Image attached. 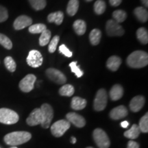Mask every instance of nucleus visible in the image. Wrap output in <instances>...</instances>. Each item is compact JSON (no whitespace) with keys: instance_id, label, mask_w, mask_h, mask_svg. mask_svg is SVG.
<instances>
[{"instance_id":"a878e982","label":"nucleus","mask_w":148,"mask_h":148,"mask_svg":"<svg viewBox=\"0 0 148 148\" xmlns=\"http://www.w3.org/2000/svg\"><path fill=\"white\" fill-rule=\"evenodd\" d=\"M75 89L74 87L71 84H64L59 89V93L62 96H66L71 97L73 95Z\"/></svg>"},{"instance_id":"4be33fe9","label":"nucleus","mask_w":148,"mask_h":148,"mask_svg":"<svg viewBox=\"0 0 148 148\" xmlns=\"http://www.w3.org/2000/svg\"><path fill=\"white\" fill-rule=\"evenodd\" d=\"M73 29L77 34L83 35L86 30V24L84 21L81 19L76 20L73 23Z\"/></svg>"},{"instance_id":"cd10ccee","label":"nucleus","mask_w":148,"mask_h":148,"mask_svg":"<svg viewBox=\"0 0 148 148\" xmlns=\"http://www.w3.org/2000/svg\"><path fill=\"white\" fill-rule=\"evenodd\" d=\"M51 38V32L49 29H45L41 33L39 38V44L40 46H45L49 43Z\"/></svg>"},{"instance_id":"f3484780","label":"nucleus","mask_w":148,"mask_h":148,"mask_svg":"<svg viewBox=\"0 0 148 148\" xmlns=\"http://www.w3.org/2000/svg\"><path fill=\"white\" fill-rule=\"evenodd\" d=\"M123 95V88L120 84H115L110 90V99L113 101L119 100Z\"/></svg>"},{"instance_id":"c756f323","label":"nucleus","mask_w":148,"mask_h":148,"mask_svg":"<svg viewBox=\"0 0 148 148\" xmlns=\"http://www.w3.org/2000/svg\"><path fill=\"white\" fill-rule=\"evenodd\" d=\"M106 5L103 0H97L94 3V11L97 14H101L105 12Z\"/></svg>"},{"instance_id":"c85d7f7f","label":"nucleus","mask_w":148,"mask_h":148,"mask_svg":"<svg viewBox=\"0 0 148 148\" xmlns=\"http://www.w3.org/2000/svg\"><path fill=\"white\" fill-rule=\"evenodd\" d=\"M112 17H113L114 20L118 23H122L127 18V13L125 11L121 10H115L112 13Z\"/></svg>"},{"instance_id":"ea45409f","label":"nucleus","mask_w":148,"mask_h":148,"mask_svg":"<svg viewBox=\"0 0 148 148\" xmlns=\"http://www.w3.org/2000/svg\"><path fill=\"white\" fill-rule=\"evenodd\" d=\"M127 148H139V145L134 140H130L127 143Z\"/></svg>"},{"instance_id":"f8f14e48","label":"nucleus","mask_w":148,"mask_h":148,"mask_svg":"<svg viewBox=\"0 0 148 148\" xmlns=\"http://www.w3.org/2000/svg\"><path fill=\"white\" fill-rule=\"evenodd\" d=\"M27 123L30 126L41 124L42 114L40 108H35L32 111L26 119Z\"/></svg>"},{"instance_id":"f03ea898","label":"nucleus","mask_w":148,"mask_h":148,"mask_svg":"<svg viewBox=\"0 0 148 148\" xmlns=\"http://www.w3.org/2000/svg\"><path fill=\"white\" fill-rule=\"evenodd\" d=\"M32 135L25 131H17L9 133L4 136V141L7 145L16 146L21 145L30 140Z\"/></svg>"},{"instance_id":"dca6fc26","label":"nucleus","mask_w":148,"mask_h":148,"mask_svg":"<svg viewBox=\"0 0 148 148\" xmlns=\"http://www.w3.org/2000/svg\"><path fill=\"white\" fill-rule=\"evenodd\" d=\"M145 104V98L142 95H138L133 97L130 103V108L134 112H138Z\"/></svg>"},{"instance_id":"4c0bfd02","label":"nucleus","mask_w":148,"mask_h":148,"mask_svg":"<svg viewBox=\"0 0 148 148\" xmlns=\"http://www.w3.org/2000/svg\"><path fill=\"white\" fill-rule=\"evenodd\" d=\"M8 18V13L5 7L0 5V23L5 21Z\"/></svg>"},{"instance_id":"2f4dec72","label":"nucleus","mask_w":148,"mask_h":148,"mask_svg":"<svg viewBox=\"0 0 148 148\" xmlns=\"http://www.w3.org/2000/svg\"><path fill=\"white\" fill-rule=\"evenodd\" d=\"M29 2L32 7L36 10H40L45 8L46 0H29Z\"/></svg>"},{"instance_id":"39448f33","label":"nucleus","mask_w":148,"mask_h":148,"mask_svg":"<svg viewBox=\"0 0 148 148\" xmlns=\"http://www.w3.org/2000/svg\"><path fill=\"white\" fill-rule=\"evenodd\" d=\"M70 126L71 123L67 120H59L51 126V132L56 137H60L69 130Z\"/></svg>"},{"instance_id":"c03bdc74","label":"nucleus","mask_w":148,"mask_h":148,"mask_svg":"<svg viewBox=\"0 0 148 148\" xmlns=\"http://www.w3.org/2000/svg\"><path fill=\"white\" fill-rule=\"evenodd\" d=\"M71 142L73 144L75 143H76V138L74 137V136H72V137L71 138Z\"/></svg>"},{"instance_id":"5701e85b","label":"nucleus","mask_w":148,"mask_h":148,"mask_svg":"<svg viewBox=\"0 0 148 148\" xmlns=\"http://www.w3.org/2000/svg\"><path fill=\"white\" fill-rule=\"evenodd\" d=\"M140 133V129L138 127V125L136 124L132 125L131 128L128 130L125 131L124 132V136L127 138L130 139H135V138H138Z\"/></svg>"},{"instance_id":"6e6552de","label":"nucleus","mask_w":148,"mask_h":148,"mask_svg":"<svg viewBox=\"0 0 148 148\" xmlns=\"http://www.w3.org/2000/svg\"><path fill=\"white\" fill-rule=\"evenodd\" d=\"M107 93L103 88L98 90L94 99L93 106L94 109L97 111H101L104 110L107 105Z\"/></svg>"},{"instance_id":"aec40b11","label":"nucleus","mask_w":148,"mask_h":148,"mask_svg":"<svg viewBox=\"0 0 148 148\" xmlns=\"http://www.w3.org/2000/svg\"><path fill=\"white\" fill-rule=\"evenodd\" d=\"M86 100L79 97H74L71 100V107L73 110H79L84 109L86 106Z\"/></svg>"},{"instance_id":"b1692460","label":"nucleus","mask_w":148,"mask_h":148,"mask_svg":"<svg viewBox=\"0 0 148 148\" xmlns=\"http://www.w3.org/2000/svg\"><path fill=\"white\" fill-rule=\"evenodd\" d=\"M79 1L78 0H70L67 4L66 12L69 16H74L78 10Z\"/></svg>"},{"instance_id":"2eb2a0df","label":"nucleus","mask_w":148,"mask_h":148,"mask_svg":"<svg viewBox=\"0 0 148 148\" xmlns=\"http://www.w3.org/2000/svg\"><path fill=\"white\" fill-rule=\"evenodd\" d=\"M128 114L127 109L124 106H119L112 109L110 112L111 119L118 120L125 117Z\"/></svg>"},{"instance_id":"ddd939ff","label":"nucleus","mask_w":148,"mask_h":148,"mask_svg":"<svg viewBox=\"0 0 148 148\" xmlns=\"http://www.w3.org/2000/svg\"><path fill=\"white\" fill-rule=\"evenodd\" d=\"M32 23V18L26 15H21L16 18L13 23L14 28L16 30H20L25 27L30 26Z\"/></svg>"},{"instance_id":"9b49d317","label":"nucleus","mask_w":148,"mask_h":148,"mask_svg":"<svg viewBox=\"0 0 148 148\" xmlns=\"http://www.w3.org/2000/svg\"><path fill=\"white\" fill-rule=\"evenodd\" d=\"M27 63L33 68H36L41 66L42 64V56L39 51L37 50H31L27 58Z\"/></svg>"},{"instance_id":"bb28decb","label":"nucleus","mask_w":148,"mask_h":148,"mask_svg":"<svg viewBox=\"0 0 148 148\" xmlns=\"http://www.w3.org/2000/svg\"><path fill=\"white\" fill-rule=\"evenodd\" d=\"M136 36L138 40L143 44H147L148 42V34L147 29L144 27H140L136 32Z\"/></svg>"},{"instance_id":"e433bc0d","label":"nucleus","mask_w":148,"mask_h":148,"mask_svg":"<svg viewBox=\"0 0 148 148\" xmlns=\"http://www.w3.org/2000/svg\"><path fill=\"white\" fill-rule=\"evenodd\" d=\"M60 40V37L58 36H55L51 40V41H49V47H48V50L50 53H53L56 49L57 45Z\"/></svg>"},{"instance_id":"49530a36","label":"nucleus","mask_w":148,"mask_h":148,"mask_svg":"<svg viewBox=\"0 0 148 148\" xmlns=\"http://www.w3.org/2000/svg\"><path fill=\"white\" fill-rule=\"evenodd\" d=\"M86 1H92V0H86Z\"/></svg>"},{"instance_id":"1a4fd4ad","label":"nucleus","mask_w":148,"mask_h":148,"mask_svg":"<svg viewBox=\"0 0 148 148\" xmlns=\"http://www.w3.org/2000/svg\"><path fill=\"white\" fill-rule=\"evenodd\" d=\"M36 80V77L33 74H27L25 77L21 79L18 86L21 91L29 92L34 88V83Z\"/></svg>"},{"instance_id":"7ed1b4c3","label":"nucleus","mask_w":148,"mask_h":148,"mask_svg":"<svg viewBox=\"0 0 148 148\" xmlns=\"http://www.w3.org/2000/svg\"><path fill=\"white\" fill-rule=\"evenodd\" d=\"M18 114L14 110L5 108H0V123L7 125L14 124L18 122Z\"/></svg>"},{"instance_id":"a211bd4d","label":"nucleus","mask_w":148,"mask_h":148,"mask_svg":"<svg viewBox=\"0 0 148 148\" xmlns=\"http://www.w3.org/2000/svg\"><path fill=\"white\" fill-rule=\"evenodd\" d=\"M121 64V59L116 56H110L106 62V66L112 71H116Z\"/></svg>"},{"instance_id":"4468645a","label":"nucleus","mask_w":148,"mask_h":148,"mask_svg":"<svg viewBox=\"0 0 148 148\" xmlns=\"http://www.w3.org/2000/svg\"><path fill=\"white\" fill-rule=\"evenodd\" d=\"M66 117L70 123H73L77 127H82L86 124L84 118L75 112H69L66 114Z\"/></svg>"},{"instance_id":"9d476101","label":"nucleus","mask_w":148,"mask_h":148,"mask_svg":"<svg viewBox=\"0 0 148 148\" xmlns=\"http://www.w3.org/2000/svg\"><path fill=\"white\" fill-rule=\"evenodd\" d=\"M47 76L53 81V82L58 84H63L66 82V77L60 71L53 69V68H49L46 71Z\"/></svg>"},{"instance_id":"20e7f679","label":"nucleus","mask_w":148,"mask_h":148,"mask_svg":"<svg viewBox=\"0 0 148 148\" xmlns=\"http://www.w3.org/2000/svg\"><path fill=\"white\" fill-rule=\"evenodd\" d=\"M93 139L99 148H108L110 141L106 133L100 128H97L93 131Z\"/></svg>"},{"instance_id":"58836bf2","label":"nucleus","mask_w":148,"mask_h":148,"mask_svg":"<svg viewBox=\"0 0 148 148\" xmlns=\"http://www.w3.org/2000/svg\"><path fill=\"white\" fill-rule=\"evenodd\" d=\"M59 51H60L61 53H62V54L65 56L66 57H69V58L71 57L72 55H73V53H72L71 51L66 47V46L65 45H64V44L63 45H61L60 47H59Z\"/></svg>"},{"instance_id":"a18cd8bd","label":"nucleus","mask_w":148,"mask_h":148,"mask_svg":"<svg viewBox=\"0 0 148 148\" xmlns=\"http://www.w3.org/2000/svg\"><path fill=\"white\" fill-rule=\"evenodd\" d=\"M10 148H17L16 147H15V146H12V147H10Z\"/></svg>"},{"instance_id":"6ab92c4d","label":"nucleus","mask_w":148,"mask_h":148,"mask_svg":"<svg viewBox=\"0 0 148 148\" xmlns=\"http://www.w3.org/2000/svg\"><path fill=\"white\" fill-rule=\"evenodd\" d=\"M64 14L61 11L50 13L47 16V20L49 23H55L56 25H60L63 21Z\"/></svg>"},{"instance_id":"412c9836","label":"nucleus","mask_w":148,"mask_h":148,"mask_svg":"<svg viewBox=\"0 0 148 148\" xmlns=\"http://www.w3.org/2000/svg\"><path fill=\"white\" fill-rule=\"evenodd\" d=\"M134 15L138 18V21L140 22H146L148 19V12L147 10H146L143 7L139 6L134 9Z\"/></svg>"},{"instance_id":"f257e3e1","label":"nucleus","mask_w":148,"mask_h":148,"mask_svg":"<svg viewBox=\"0 0 148 148\" xmlns=\"http://www.w3.org/2000/svg\"><path fill=\"white\" fill-rule=\"evenodd\" d=\"M127 64L130 67L139 69L147 66L148 54L143 51H135L131 53L127 58Z\"/></svg>"},{"instance_id":"79ce46f5","label":"nucleus","mask_w":148,"mask_h":148,"mask_svg":"<svg viewBox=\"0 0 148 148\" xmlns=\"http://www.w3.org/2000/svg\"><path fill=\"white\" fill-rule=\"evenodd\" d=\"M121 125L122 127H124V128H125V127H127L129 125V123L127 121H124L121 122Z\"/></svg>"},{"instance_id":"7c9ffc66","label":"nucleus","mask_w":148,"mask_h":148,"mask_svg":"<svg viewBox=\"0 0 148 148\" xmlns=\"http://www.w3.org/2000/svg\"><path fill=\"white\" fill-rule=\"evenodd\" d=\"M47 29V27L45 24L37 23L34 25H30L29 27V32L32 34H39Z\"/></svg>"},{"instance_id":"72a5a7b5","label":"nucleus","mask_w":148,"mask_h":148,"mask_svg":"<svg viewBox=\"0 0 148 148\" xmlns=\"http://www.w3.org/2000/svg\"><path fill=\"white\" fill-rule=\"evenodd\" d=\"M140 132L143 133H147L148 132V114L146 113L139 121V125H138Z\"/></svg>"},{"instance_id":"473e14b6","label":"nucleus","mask_w":148,"mask_h":148,"mask_svg":"<svg viewBox=\"0 0 148 148\" xmlns=\"http://www.w3.org/2000/svg\"><path fill=\"white\" fill-rule=\"evenodd\" d=\"M4 64L6 69L10 72H14L16 70V62L14 59L10 56H7L4 59Z\"/></svg>"},{"instance_id":"f704fd0d","label":"nucleus","mask_w":148,"mask_h":148,"mask_svg":"<svg viewBox=\"0 0 148 148\" xmlns=\"http://www.w3.org/2000/svg\"><path fill=\"white\" fill-rule=\"evenodd\" d=\"M0 45L7 49H11L12 47V43L8 36L3 34H0Z\"/></svg>"},{"instance_id":"de8ad7c7","label":"nucleus","mask_w":148,"mask_h":148,"mask_svg":"<svg viewBox=\"0 0 148 148\" xmlns=\"http://www.w3.org/2000/svg\"><path fill=\"white\" fill-rule=\"evenodd\" d=\"M86 148H93V147H87Z\"/></svg>"},{"instance_id":"37998d69","label":"nucleus","mask_w":148,"mask_h":148,"mask_svg":"<svg viewBox=\"0 0 148 148\" xmlns=\"http://www.w3.org/2000/svg\"><path fill=\"white\" fill-rule=\"evenodd\" d=\"M140 1H141L142 3L145 5L146 8H147L148 7V0H140Z\"/></svg>"},{"instance_id":"c9c22d12","label":"nucleus","mask_w":148,"mask_h":148,"mask_svg":"<svg viewBox=\"0 0 148 148\" xmlns=\"http://www.w3.org/2000/svg\"><path fill=\"white\" fill-rule=\"evenodd\" d=\"M69 66L70 68H71V71L75 74L77 77H81L82 76L83 74H84V72L80 69L79 66H77L76 61H75V62H71V63L69 64Z\"/></svg>"},{"instance_id":"0eeeda50","label":"nucleus","mask_w":148,"mask_h":148,"mask_svg":"<svg viewBox=\"0 0 148 148\" xmlns=\"http://www.w3.org/2000/svg\"><path fill=\"white\" fill-rule=\"evenodd\" d=\"M106 29L107 34L109 36H121L124 34L125 32L121 25L112 19H110L107 21Z\"/></svg>"},{"instance_id":"a19ab883","label":"nucleus","mask_w":148,"mask_h":148,"mask_svg":"<svg viewBox=\"0 0 148 148\" xmlns=\"http://www.w3.org/2000/svg\"><path fill=\"white\" fill-rule=\"evenodd\" d=\"M109 2H110L111 5L116 7L121 4L122 0H109Z\"/></svg>"},{"instance_id":"393cba45","label":"nucleus","mask_w":148,"mask_h":148,"mask_svg":"<svg viewBox=\"0 0 148 148\" xmlns=\"http://www.w3.org/2000/svg\"><path fill=\"white\" fill-rule=\"evenodd\" d=\"M101 37V32L99 29H94L90 32L89 34L90 42L92 45H97L99 43Z\"/></svg>"},{"instance_id":"423d86ee","label":"nucleus","mask_w":148,"mask_h":148,"mask_svg":"<svg viewBox=\"0 0 148 148\" xmlns=\"http://www.w3.org/2000/svg\"><path fill=\"white\" fill-rule=\"evenodd\" d=\"M40 109L42 114V122L40 125L43 128H48L51 124L53 116L52 107L48 103H43Z\"/></svg>"}]
</instances>
